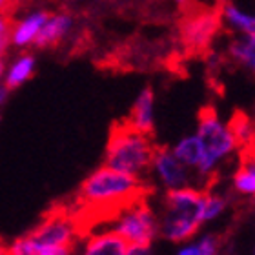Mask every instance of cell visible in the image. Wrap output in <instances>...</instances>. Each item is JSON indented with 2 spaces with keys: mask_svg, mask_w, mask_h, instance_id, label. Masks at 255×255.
<instances>
[{
  "mask_svg": "<svg viewBox=\"0 0 255 255\" xmlns=\"http://www.w3.org/2000/svg\"><path fill=\"white\" fill-rule=\"evenodd\" d=\"M149 137L151 135L138 131L126 121L115 123L106 144L104 164L113 170L142 177L151 170V160L157 149Z\"/></svg>",
  "mask_w": 255,
  "mask_h": 255,
  "instance_id": "277c9868",
  "label": "cell"
},
{
  "mask_svg": "<svg viewBox=\"0 0 255 255\" xmlns=\"http://www.w3.org/2000/svg\"><path fill=\"white\" fill-rule=\"evenodd\" d=\"M5 93H7V90H0V102L5 99Z\"/></svg>",
  "mask_w": 255,
  "mask_h": 255,
  "instance_id": "d4e9b609",
  "label": "cell"
},
{
  "mask_svg": "<svg viewBox=\"0 0 255 255\" xmlns=\"http://www.w3.org/2000/svg\"><path fill=\"white\" fill-rule=\"evenodd\" d=\"M115 223L113 230L129 245V254H148L155 235L159 234L157 215L144 197L124 208L115 217Z\"/></svg>",
  "mask_w": 255,
  "mask_h": 255,
  "instance_id": "8992f818",
  "label": "cell"
},
{
  "mask_svg": "<svg viewBox=\"0 0 255 255\" xmlns=\"http://www.w3.org/2000/svg\"><path fill=\"white\" fill-rule=\"evenodd\" d=\"M77 232L69 208H51L37 228L15 241L7 254L16 255H66L73 250Z\"/></svg>",
  "mask_w": 255,
  "mask_h": 255,
  "instance_id": "7a4b0ae2",
  "label": "cell"
},
{
  "mask_svg": "<svg viewBox=\"0 0 255 255\" xmlns=\"http://www.w3.org/2000/svg\"><path fill=\"white\" fill-rule=\"evenodd\" d=\"M224 210H226V201L223 197L213 195V193L206 191V197H204V223L212 221V219H217Z\"/></svg>",
  "mask_w": 255,
  "mask_h": 255,
  "instance_id": "ffe728a7",
  "label": "cell"
},
{
  "mask_svg": "<svg viewBox=\"0 0 255 255\" xmlns=\"http://www.w3.org/2000/svg\"><path fill=\"white\" fill-rule=\"evenodd\" d=\"M254 204H255V195H254Z\"/></svg>",
  "mask_w": 255,
  "mask_h": 255,
  "instance_id": "83f0119b",
  "label": "cell"
},
{
  "mask_svg": "<svg viewBox=\"0 0 255 255\" xmlns=\"http://www.w3.org/2000/svg\"><path fill=\"white\" fill-rule=\"evenodd\" d=\"M153 106H155L153 90L151 88H144L138 93L137 101L133 102L131 113H129L126 123L135 128V129H138V131L151 135L153 133V119H155Z\"/></svg>",
  "mask_w": 255,
  "mask_h": 255,
  "instance_id": "9c48e42d",
  "label": "cell"
},
{
  "mask_svg": "<svg viewBox=\"0 0 255 255\" xmlns=\"http://www.w3.org/2000/svg\"><path fill=\"white\" fill-rule=\"evenodd\" d=\"M175 2L179 5H188V2H190V0H175Z\"/></svg>",
  "mask_w": 255,
  "mask_h": 255,
  "instance_id": "484cf974",
  "label": "cell"
},
{
  "mask_svg": "<svg viewBox=\"0 0 255 255\" xmlns=\"http://www.w3.org/2000/svg\"><path fill=\"white\" fill-rule=\"evenodd\" d=\"M2 69H4V64H2V57H0V75H2Z\"/></svg>",
  "mask_w": 255,
  "mask_h": 255,
  "instance_id": "4316f807",
  "label": "cell"
},
{
  "mask_svg": "<svg viewBox=\"0 0 255 255\" xmlns=\"http://www.w3.org/2000/svg\"><path fill=\"white\" fill-rule=\"evenodd\" d=\"M197 137L201 138L204 148V160L195 171L199 179H210L215 173L217 166L226 157L234 153L239 146L234 137V131L228 124H224L213 108H204L199 113V126H197Z\"/></svg>",
  "mask_w": 255,
  "mask_h": 255,
  "instance_id": "5b68a950",
  "label": "cell"
},
{
  "mask_svg": "<svg viewBox=\"0 0 255 255\" xmlns=\"http://www.w3.org/2000/svg\"><path fill=\"white\" fill-rule=\"evenodd\" d=\"M206 191L193 186L168 190L162 204L159 232L171 243L191 239L204 223Z\"/></svg>",
  "mask_w": 255,
  "mask_h": 255,
  "instance_id": "3957f363",
  "label": "cell"
},
{
  "mask_svg": "<svg viewBox=\"0 0 255 255\" xmlns=\"http://www.w3.org/2000/svg\"><path fill=\"white\" fill-rule=\"evenodd\" d=\"M230 55L235 62L243 64L255 75V33L237 38L230 46Z\"/></svg>",
  "mask_w": 255,
  "mask_h": 255,
  "instance_id": "5bb4252c",
  "label": "cell"
},
{
  "mask_svg": "<svg viewBox=\"0 0 255 255\" xmlns=\"http://www.w3.org/2000/svg\"><path fill=\"white\" fill-rule=\"evenodd\" d=\"M18 0H0V15H11V11L15 9Z\"/></svg>",
  "mask_w": 255,
  "mask_h": 255,
  "instance_id": "44dd1931",
  "label": "cell"
},
{
  "mask_svg": "<svg viewBox=\"0 0 255 255\" xmlns=\"http://www.w3.org/2000/svg\"><path fill=\"white\" fill-rule=\"evenodd\" d=\"M86 254L88 255H128L129 245L115 232H104V234L91 235L86 243Z\"/></svg>",
  "mask_w": 255,
  "mask_h": 255,
  "instance_id": "30bf717a",
  "label": "cell"
},
{
  "mask_svg": "<svg viewBox=\"0 0 255 255\" xmlns=\"http://www.w3.org/2000/svg\"><path fill=\"white\" fill-rule=\"evenodd\" d=\"M223 18L228 22L230 26H234L237 31L245 33V35L255 33V15L241 11L237 5L230 4V2L223 5Z\"/></svg>",
  "mask_w": 255,
  "mask_h": 255,
  "instance_id": "2e32d148",
  "label": "cell"
},
{
  "mask_svg": "<svg viewBox=\"0 0 255 255\" xmlns=\"http://www.w3.org/2000/svg\"><path fill=\"white\" fill-rule=\"evenodd\" d=\"M13 26H15V22L9 15H0V33L5 31V29H11Z\"/></svg>",
  "mask_w": 255,
  "mask_h": 255,
  "instance_id": "603a6c76",
  "label": "cell"
},
{
  "mask_svg": "<svg viewBox=\"0 0 255 255\" xmlns=\"http://www.w3.org/2000/svg\"><path fill=\"white\" fill-rule=\"evenodd\" d=\"M0 254H7V246H4L2 241H0Z\"/></svg>",
  "mask_w": 255,
  "mask_h": 255,
  "instance_id": "cb8c5ba5",
  "label": "cell"
},
{
  "mask_svg": "<svg viewBox=\"0 0 255 255\" xmlns=\"http://www.w3.org/2000/svg\"><path fill=\"white\" fill-rule=\"evenodd\" d=\"M219 241L213 235H208L204 239L197 241L193 245H188L179 250V255H215L219 252Z\"/></svg>",
  "mask_w": 255,
  "mask_h": 255,
  "instance_id": "d6986e66",
  "label": "cell"
},
{
  "mask_svg": "<svg viewBox=\"0 0 255 255\" xmlns=\"http://www.w3.org/2000/svg\"><path fill=\"white\" fill-rule=\"evenodd\" d=\"M51 13H46V11H40V13H35L33 16L22 20L20 24H15L13 26V31H11V42H15L16 46H26V44L33 42L35 37H37L38 29L42 27V24L49 18Z\"/></svg>",
  "mask_w": 255,
  "mask_h": 255,
  "instance_id": "4fadbf2b",
  "label": "cell"
},
{
  "mask_svg": "<svg viewBox=\"0 0 255 255\" xmlns=\"http://www.w3.org/2000/svg\"><path fill=\"white\" fill-rule=\"evenodd\" d=\"M221 24V16L215 11L193 9L188 11L181 26V40L188 51H202L210 46Z\"/></svg>",
  "mask_w": 255,
  "mask_h": 255,
  "instance_id": "52a82bcc",
  "label": "cell"
},
{
  "mask_svg": "<svg viewBox=\"0 0 255 255\" xmlns=\"http://www.w3.org/2000/svg\"><path fill=\"white\" fill-rule=\"evenodd\" d=\"M33 64H35L33 62V57L24 55V57L11 68L9 75H7V79H5V90L7 91L15 90L22 82H26L33 73Z\"/></svg>",
  "mask_w": 255,
  "mask_h": 255,
  "instance_id": "e0dca14e",
  "label": "cell"
},
{
  "mask_svg": "<svg viewBox=\"0 0 255 255\" xmlns=\"http://www.w3.org/2000/svg\"><path fill=\"white\" fill-rule=\"evenodd\" d=\"M71 26V18L69 15H49V18L42 24V27L38 29L37 37H35V46L38 48H49V46H57L66 35V31Z\"/></svg>",
  "mask_w": 255,
  "mask_h": 255,
  "instance_id": "8fae6325",
  "label": "cell"
},
{
  "mask_svg": "<svg viewBox=\"0 0 255 255\" xmlns=\"http://www.w3.org/2000/svg\"><path fill=\"white\" fill-rule=\"evenodd\" d=\"M230 129L234 131V137L235 140H237V144L239 146H246L248 144V140L252 138V135H254V129L255 128L252 126V121L248 117H246L243 112H237L232 117V121H230Z\"/></svg>",
  "mask_w": 255,
  "mask_h": 255,
  "instance_id": "ac0fdd59",
  "label": "cell"
},
{
  "mask_svg": "<svg viewBox=\"0 0 255 255\" xmlns=\"http://www.w3.org/2000/svg\"><path fill=\"white\" fill-rule=\"evenodd\" d=\"M243 157H250V159H255V129H254V135L252 138L248 140L246 146H243Z\"/></svg>",
  "mask_w": 255,
  "mask_h": 255,
  "instance_id": "7402d4cb",
  "label": "cell"
},
{
  "mask_svg": "<svg viewBox=\"0 0 255 255\" xmlns=\"http://www.w3.org/2000/svg\"><path fill=\"white\" fill-rule=\"evenodd\" d=\"M151 170L157 175V181L166 188L190 186V168L184 162L177 159L175 153L168 148H157L155 149L153 160H151Z\"/></svg>",
  "mask_w": 255,
  "mask_h": 255,
  "instance_id": "ba28073f",
  "label": "cell"
},
{
  "mask_svg": "<svg viewBox=\"0 0 255 255\" xmlns=\"http://www.w3.org/2000/svg\"><path fill=\"white\" fill-rule=\"evenodd\" d=\"M173 153H175V157L181 162H184V164L190 168V170H199V166L202 164V160H204V148H202V142L201 138L195 135H190V137H184L181 138L179 142L173 146V149H171Z\"/></svg>",
  "mask_w": 255,
  "mask_h": 255,
  "instance_id": "7c38bea8",
  "label": "cell"
},
{
  "mask_svg": "<svg viewBox=\"0 0 255 255\" xmlns=\"http://www.w3.org/2000/svg\"><path fill=\"white\" fill-rule=\"evenodd\" d=\"M234 188L241 195H255V159L243 157V164L234 175Z\"/></svg>",
  "mask_w": 255,
  "mask_h": 255,
  "instance_id": "9a60e30c",
  "label": "cell"
},
{
  "mask_svg": "<svg viewBox=\"0 0 255 255\" xmlns=\"http://www.w3.org/2000/svg\"><path fill=\"white\" fill-rule=\"evenodd\" d=\"M142 177L102 166L86 179L77 193V206L69 210L79 235L99 223L115 221L131 202L146 197Z\"/></svg>",
  "mask_w": 255,
  "mask_h": 255,
  "instance_id": "6da1fadb",
  "label": "cell"
},
{
  "mask_svg": "<svg viewBox=\"0 0 255 255\" xmlns=\"http://www.w3.org/2000/svg\"><path fill=\"white\" fill-rule=\"evenodd\" d=\"M254 254H255V252H254Z\"/></svg>",
  "mask_w": 255,
  "mask_h": 255,
  "instance_id": "f1b7e54d",
  "label": "cell"
}]
</instances>
